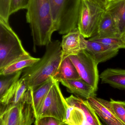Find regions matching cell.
I'll list each match as a JSON object with an SVG mask.
<instances>
[{
  "mask_svg": "<svg viewBox=\"0 0 125 125\" xmlns=\"http://www.w3.org/2000/svg\"><path fill=\"white\" fill-rule=\"evenodd\" d=\"M31 28L34 51L37 46H47L57 31L52 18L49 0H29L26 14Z\"/></svg>",
  "mask_w": 125,
  "mask_h": 125,
  "instance_id": "6da1fadb",
  "label": "cell"
},
{
  "mask_svg": "<svg viewBox=\"0 0 125 125\" xmlns=\"http://www.w3.org/2000/svg\"><path fill=\"white\" fill-rule=\"evenodd\" d=\"M61 42L51 41L46 46L45 52L32 66L23 70L21 78L25 81L29 88L32 89L53 77L63 58Z\"/></svg>",
  "mask_w": 125,
  "mask_h": 125,
  "instance_id": "7a4b0ae2",
  "label": "cell"
},
{
  "mask_svg": "<svg viewBox=\"0 0 125 125\" xmlns=\"http://www.w3.org/2000/svg\"><path fill=\"white\" fill-rule=\"evenodd\" d=\"M81 0H49L53 21L59 34H67L78 28Z\"/></svg>",
  "mask_w": 125,
  "mask_h": 125,
  "instance_id": "3957f363",
  "label": "cell"
},
{
  "mask_svg": "<svg viewBox=\"0 0 125 125\" xmlns=\"http://www.w3.org/2000/svg\"><path fill=\"white\" fill-rule=\"evenodd\" d=\"M10 25L0 18V71L21 57L29 54Z\"/></svg>",
  "mask_w": 125,
  "mask_h": 125,
  "instance_id": "277c9868",
  "label": "cell"
},
{
  "mask_svg": "<svg viewBox=\"0 0 125 125\" xmlns=\"http://www.w3.org/2000/svg\"><path fill=\"white\" fill-rule=\"evenodd\" d=\"M68 108L67 101L59 87V82L55 81L35 114V117H53L64 122L66 119Z\"/></svg>",
  "mask_w": 125,
  "mask_h": 125,
  "instance_id": "5b68a950",
  "label": "cell"
},
{
  "mask_svg": "<svg viewBox=\"0 0 125 125\" xmlns=\"http://www.w3.org/2000/svg\"><path fill=\"white\" fill-rule=\"evenodd\" d=\"M106 10L89 0H82L78 21V28L84 38L94 36Z\"/></svg>",
  "mask_w": 125,
  "mask_h": 125,
  "instance_id": "8992f818",
  "label": "cell"
},
{
  "mask_svg": "<svg viewBox=\"0 0 125 125\" xmlns=\"http://www.w3.org/2000/svg\"><path fill=\"white\" fill-rule=\"evenodd\" d=\"M0 114V125H32L36 117L31 95L25 101Z\"/></svg>",
  "mask_w": 125,
  "mask_h": 125,
  "instance_id": "52a82bcc",
  "label": "cell"
},
{
  "mask_svg": "<svg viewBox=\"0 0 125 125\" xmlns=\"http://www.w3.org/2000/svg\"><path fill=\"white\" fill-rule=\"evenodd\" d=\"M69 56L81 78L97 91L100 78L98 63L86 50L82 51L75 55Z\"/></svg>",
  "mask_w": 125,
  "mask_h": 125,
  "instance_id": "ba28073f",
  "label": "cell"
},
{
  "mask_svg": "<svg viewBox=\"0 0 125 125\" xmlns=\"http://www.w3.org/2000/svg\"><path fill=\"white\" fill-rule=\"evenodd\" d=\"M31 95V91L25 81L20 78L0 97V109L2 112L25 101Z\"/></svg>",
  "mask_w": 125,
  "mask_h": 125,
  "instance_id": "9c48e42d",
  "label": "cell"
},
{
  "mask_svg": "<svg viewBox=\"0 0 125 125\" xmlns=\"http://www.w3.org/2000/svg\"><path fill=\"white\" fill-rule=\"evenodd\" d=\"M87 40L80 33L78 28L63 35L61 46L63 54L75 55L81 51L86 50Z\"/></svg>",
  "mask_w": 125,
  "mask_h": 125,
  "instance_id": "30bf717a",
  "label": "cell"
},
{
  "mask_svg": "<svg viewBox=\"0 0 125 125\" xmlns=\"http://www.w3.org/2000/svg\"><path fill=\"white\" fill-rule=\"evenodd\" d=\"M87 100L103 123L107 125H124L114 114L109 101L96 97Z\"/></svg>",
  "mask_w": 125,
  "mask_h": 125,
  "instance_id": "8fae6325",
  "label": "cell"
},
{
  "mask_svg": "<svg viewBox=\"0 0 125 125\" xmlns=\"http://www.w3.org/2000/svg\"><path fill=\"white\" fill-rule=\"evenodd\" d=\"M69 93L85 100L96 97L97 91L82 79L67 80L61 82Z\"/></svg>",
  "mask_w": 125,
  "mask_h": 125,
  "instance_id": "7c38bea8",
  "label": "cell"
},
{
  "mask_svg": "<svg viewBox=\"0 0 125 125\" xmlns=\"http://www.w3.org/2000/svg\"><path fill=\"white\" fill-rule=\"evenodd\" d=\"M66 100L68 105L78 107L83 111L85 116V125H102L88 100L73 95L67 98Z\"/></svg>",
  "mask_w": 125,
  "mask_h": 125,
  "instance_id": "4fadbf2b",
  "label": "cell"
},
{
  "mask_svg": "<svg viewBox=\"0 0 125 125\" xmlns=\"http://www.w3.org/2000/svg\"><path fill=\"white\" fill-rule=\"evenodd\" d=\"M86 50L99 64L116 56L119 50L112 48L100 42L88 40Z\"/></svg>",
  "mask_w": 125,
  "mask_h": 125,
  "instance_id": "5bb4252c",
  "label": "cell"
},
{
  "mask_svg": "<svg viewBox=\"0 0 125 125\" xmlns=\"http://www.w3.org/2000/svg\"><path fill=\"white\" fill-rule=\"evenodd\" d=\"M114 18L119 36L122 38L125 34V0H117L108 2L105 9Z\"/></svg>",
  "mask_w": 125,
  "mask_h": 125,
  "instance_id": "9a60e30c",
  "label": "cell"
},
{
  "mask_svg": "<svg viewBox=\"0 0 125 125\" xmlns=\"http://www.w3.org/2000/svg\"><path fill=\"white\" fill-rule=\"evenodd\" d=\"M53 78L58 82L81 78L69 56L64 55L58 70Z\"/></svg>",
  "mask_w": 125,
  "mask_h": 125,
  "instance_id": "2e32d148",
  "label": "cell"
},
{
  "mask_svg": "<svg viewBox=\"0 0 125 125\" xmlns=\"http://www.w3.org/2000/svg\"><path fill=\"white\" fill-rule=\"evenodd\" d=\"M102 83L108 84L114 88L125 89V70L107 68L100 75Z\"/></svg>",
  "mask_w": 125,
  "mask_h": 125,
  "instance_id": "e0dca14e",
  "label": "cell"
},
{
  "mask_svg": "<svg viewBox=\"0 0 125 125\" xmlns=\"http://www.w3.org/2000/svg\"><path fill=\"white\" fill-rule=\"evenodd\" d=\"M55 81L51 77L31 90L32 103L35 115L40 108Z\"/></svg>",
  "mask_w": 125,
  "mask_h": 125,
  "instance_id": "ac0fdd59",
  "label": "cell"
},
{
  "mask_svg": "<svg viewBox=\"0 0 125 125\" xmlns=\"http://www.w3.org/2000/svg\"><path fill=\"white\" fill-rule=\"evenodd\" d=\"M95 35L102 37H119L116 23L111 14L106 10L99 23L97 33Z\"/></svg>",
  "mask_w": 125,
  "mask_h": 125,
  "instance_id": "d6986e66",
  "label": "cell"
},
{
  "mask_svg": "<svg viewBox=\"0 0 125 125\" xmlns=\"http://www.w3.org/2000/svg\"><path fill=\"white\" fill-rule=\"evenodd\" d=\"M40 58H34L30 54L23 56L6 66L0 71V75H5L15 73L32 66L39 60Z\"/></svg>",
  "mask_w": 125,
  "mask_h": 125,
  "instance_id": "ffe728a7",
  "label": "cell"
},
{
  "mask_svg": "<svg viewBox=\"0 0 125 125\" xmlns=\"http://www.w3.org/2000/svg\"><path fill=\"white\" fill-rule=\"evenodd\" d=\"M89 40L100 42L115 49H125V42L122 38L118 36L102 37L94 35L90 38Z\"/></svg>",
  "mask_w": 125,
  "mask_h": 125,
  "instance_id": "44dd1931",
  "label": "cell"
},
{
  "mask_svg": "<svg viewBox=\"0 0 125 125\" xmlns=\"http://www.w3.org/2000/svg\"><path fill=\"white\" fill-rule=\"evenodd\" d=\"M23 70L5 75H0V97L20 78Z\"/></svg>",
  "mask_w": 125,
  "mask_h": 125,
  "instance_id": "7402d4cb",
  "label": "cell"
},
{
  "mask_svg": "<svg viewBox=\"0 0 125 125\" xmlns=\"http://www.w3.org/2000/svg\"><path fill=\"white\" fill-rule=\"evenodd\" d=\"M109 102L112 109L117 119L125 125V101L111 99Z\"/></svg>",
  "mask_w": 125,
  "mask_h": 125,
  "instance_id": "603a6c76",
  "label": "cell"
},
{
  "mask_svg": "<svg viewBox=\"0 0 125 125\" xmlns=\"http://www.w3.org/2000/svg\"><path fill=\"white\" fill-rule=\"evenodd\" d=\"M29 0H11L10 15L17 12L20 10H27Z\"/></svg>",
  "mask_w": 125,
  "mask_h": 125,
  "instance_id": "cb8c5ba5",
  "label": "cell"
},
{
  "mask_svg": "<svg viewBox=\"0 0 125 125\" xmlns=\"http://www.w3.org/2000/svg\"><path fill=\"white\" fill-rule=\"evenodd\" d=\"M62 122L53 117L45 116L36 118L35 125H61Z\"/></svg>",
  "mask_w": 125,
  "mask_h": 125,
  "instance_id": "d4e9b609",
  "label": "cell"
},
{
  "mask_svg": "<svg viewBox=\"0 0 125 125\" xmlns=\"http://www.w3.org/2000/svg\"><path fill=\"white\" fill-rule=\"evenodd\" d=\"M11 0H0V18L9 21Z\"/></svg>",
  "mask_w": 125,
  "mask_h": 125,
  "instance_id": "484cf974",
  "label": "cell"
},
{
  "mask_svg": "<svg viewBox=\"0 0 125 125\" xmlns=\"http://www.w3.org/2000/svg\"><path fill=\"white\" fill-rule=\"evenodd\" d=\"M105 9L108 4L107 0H89Z\"/></svg>",
  "mask_w": 125,
  "mask_h": 125,
  "instance_id": "4316f807",
  "label": "cell"
},
{
  "mask_svg": "<svg viewBox=\"0 0 125 125\" xmlns=\"http://www.w3.org/2000/svg\"><path fill=\"white\" fill-rule=\"evenodd\" d=\"M61 125H70L69 124H67V123H66L65 122H62V123L61 124Z\"/></svg>",
  "mask_w": 125,
  "mask_h": 125,
  "instance_id": "83f0119b",
  "label": "cell"
},
{
  "mask_svg": "<svg viewBox=\"0 0 125 125\" xmlns=\"http://www.w3.org/2000/svg\"><path fill=\"white\" fill-rule=\"evenodd\" d=\"M122 38L123 39V40H124V42H125V34L122 37Z\"/></svg>",
  "mask_w": 125,
  "mask_h": 125,
  "instance_id": "f1b7e54d",
  "label": "cell"
},
{
  "mask_svg": "<svg viewBox=\"0 0 125 125\" xmlns=\"http://www.w3.org/2000/svg\"><path fill=\"white\" fill-rule=\"evenodd\" d=\"M117 0H107L108 2H111V1H114Z\"/></svg>",
  "mask_w": 125,
  "mask_h": 125,
  "instance_id": "f546056e",
  "label": "cell"
},
{
  "mask_svg": "<svg viewBox=\"0 0 125 125\" xmlns=\"http://www.w3.org/2000/svg\"><path fill=\"white\" fill-rule=\"evenodd\" d=\"M102 125H105V124H104V123H102Z\"/></svg>",
  "mask_w": 125,
  "mask_h": 125,
  "instance_id": "4dcf8cb0",
  "label": "cell"
}]
</instances>
